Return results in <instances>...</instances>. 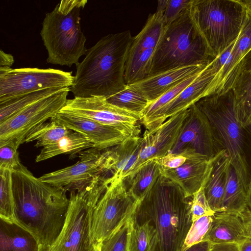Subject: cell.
Listing matches in <instances>:
<instances>
[{
    "label": "cell",
    "mask_w": 251,
    "mask_h": 251,
    "mask_svg": "<svg viewBox=\"0 0 251 251\" xmlns=\"http://www.w3.org/2000/svg\"><path fill=\"white\" fill-rule=\"evenodd\" d=\"M143 144L139 135L130 136L119 145L109 150L110 172L109 183H116L128 177L136 163Z\"/></svg>",
    "instance_id": "603a6c76"
},
{
    "label": "cell",
    "mask_w": 251,
    "mask_h": 251,
    "mask_svg": "<svg viewBox=\"0 0 251 251\" xmlns=\"http://www.w3.org/2000/svg\"><path fill=\"white\" fill-rule=\"evenodd\" d=\"M72 72L49 68L0 67V103L35 91L54 87H70Z\"/></svg>",
    "instance_id": "8fae6325"
},
{
    "label": "cell",
    "mask_w": 251,
    "mask_h": 251,
    "mask_svg": "<svg viewBox=\"0 0 251 251\" xmlns=\"http://www.w3.org/2000/svg\"><path fill=\"white\" fill-rule=\"evenodd\" d=\"M248 205L251 210V179L247 191Z\"/></svg>",
    "instance_id": "7dc6e473"
},
{
    "label": "cell",
    "mask_w": 251,
    "mask_h": 251,
    "mask_svg": "<svg viewBox=\"0 0 251 251\" xmlns=\"http://www.w3.org/2000/svg\"><path fill=\"white\" fill-rule=\"evenodd\" d=\"M156 163L161 167L173 169L182 165L186 160V157L182 154L169 153L167 155L154 159Z\"/></svg>",
    "instance_id": "b9f144b4"
},
{
    "label": "cell",
    "mask_w": 251,
    "mask_h": 251,
    "mask_svg": "<svg viewBox=\"0 0 251 251\" xmlns=\"http://www.w3.org/2000/svg\"><path fill=\"white\" fill-rule=\"evenodd\" d=\"M14 62L13 55L4 52L2 50H0V67L11 68Z\"/></svg>",
    "instance_id": "ee69618b"
},
{
    "label": "cell",
    "mask_w": 251,
    "mask_h": 251,
    "mask_svg": "<svg viewBox=\"0 0 251 251\" xmlns=\"http://www.w3.org/2000/svg\"><path fill=\"white\" fill-rule=\"evenodd\" d=\"M55 117L68 128L83 135L99 151L119 145L129 137L115 127L83 117L60 111Z\"/></svg>",
    "instance_id": "e0dca14e"
},
{
    "label": "cell",
    "mask_w": 251,
    "mask_h": 251,
    "mask_svg": "<svg viewBox=\"0 0 251 251\" xmlns=\"http://www.w3.org/2000/svg\"><path fill=\"white\" fill-rule=\"evenodd\" d=\"M187 109L168 118L153 132L146 130L138 160L128 176H133L149 160L160 158L170 152L178 138Z\"/></svg>",
    "instance_id": "2e32d148"
},
{
    "label": "cell",
    "mask_w": 251,
    "mask_h": 251,
    "mask_svg": "<svg viewBox=\"0 0 251 251\" xmlns=\"http://www.w3.org/2000/svg\"><path fill=\"white\" fill-rule=\"evenodd\" d=\"M17 150L9 143L0 145V169L13 171L22 164Z\"/></svg>",
    "instance_id": "f35d334b"
},
{
    "label": "cell",
    "mask_w": 251,
    "mask_h": 251,
    "mask_svg": "<svg viewBox=\"0 0 251 251\" xmlns=\"http://www.w3.org/2000/svg\"><path fill=\"white\" fill-rule=\"evenodd\" d=\"M60 112L115 127L128 136L138 135L140 116L117 107L105 98L91 96L68 99Z\"/></svg>",
    "instance_id": "7c38bea8"
},
{
    "label": "cell",
    "mask_w": 251,
    "mask_h": 251,
    "mask_svg": "<svg viewBox=\"0 0 251 251\" xmlns=\"http://www.w3.org/2000/svg\"><path fill=\"white\" fill-rule=\"evenodd\" d=\"M156 49L129 51L125 65V81L129 85L145 79L150 75Z\"/></svg>",
    "instance_id": "f546056e"
},
{
    "label": "cell",
    "mask_w": 251,
    "mask_h": 251,
    "mask_svg": "<svg viewBox=\"0 0 251 251\" xmlns=\"http://www.w3.org/2000/svg\"><path fill=\"white\" fill-rule=\"evenodd\" d=\"M217 75L212 60L176 98L142 123L146 130L151 133L154 132L170 117L188 109L202 98L209 96L212 83Z\"/></svg>",
    "instance_id": "9a60e30c"
},
{
    "label": "cell",
    "mask_w": 251,
    "mask_h": 251,
    "mask_svg": "<svg viewBox=\"0 0 251 251\" xmlns=\"http://www.w3.org/2000/svg\"><path fill=\"white\" fill-rule=\"evenodd\" d=\"M39 251H53L51 247L47 246V245H40V249Z\"/></svg>",
    "instance_id": "681fc988"
},
{
    "label": "cell",
    "mask_w": 251,
    "mask_h": 251,
    "mask_svg": "<svg viewBox=\"0 0 251 251\" xmlns=\"http://www.w3.org/2000/svg\"><path fill=\"white\" fill-rule=\"evenodd\" d=\"M214 59L194 25L188 8L166 26L155 50L150 75L176 68L208 64Z\"/></svg>",
    "instance_id": "52a82bcc"
},
{
    "label": "cell",
    "mask_w": 251,
    "mask_h": 251,
    "mask_svg": "<svg viewBox=\"0 0 251 251\" xmlns=\"http://www.w3.org/2000/svg\"><path fill=\"white\" fill-rule=\"evenodd\" d=\"M107 178L99 176L85 188L70 192L66 221L53 251H91L94 246L92 235L94 208L109 184Z\"/></svg>",
    "instance_id": "ba28073f"
},
{
    "label": "cell",
    "mask_w": 251,
    "mask_h": 251,
    "mask_svg": "<svg viewBox=\"0 0 251 251\" xmlns=\"http://www.w3.org/2000/svg\"><path fill=\"white\" fill-rule=\"evenodd\" d=\"M132 226L131 217L117 231L100 243V251H129Z\"/></svg>",
    "instance_id": "8d00e7d4"
},
{
    "label": "cell",
    "mask_w": 251,
    "mask_h": 251,
    "mask_svg": "<svg viewBox=\"0 0 251 251\" xmlns=\"http://www.w3.org/2000/svg\"><path fill=\"white\" fill-rule=\"evenodd\" d=\"M94 147L93 144L81 134L73 131L56 143L43 148L35 162L44 161L61 154L72 155Z\"/></svg>",
    "instance_id": "4316f807"
},
{
    "label": "cell",
    "mask_w": 251,
    "mask_h": 251,
    "mask_svg": "<svg viewBox=\"0 0 251 251\" xmlns=\"http://www.w3.org/2000/svg\"><path fill=\"white\" fill-rule=\"evenodd\" d=\"M221 151L217 145L210 122L196 106L187 109L178 138L171 153H197L213 158Z\"/></svg>",
    "instance_id": "5bb4252c"
},
{
    "label": "cell",
    "mask_w": 251,
    "mask_h": 251,
    "mask_svg": "<svg viewBox=\"0 0 251 251\" xmlns=\"http://www.w3.org/2000/svg\"><path fill=\"white\" fill-rule=\"evenodd\" d=\"M246 7L244 23L230 55L214 83L213 94L226 92L230 89L239 63L251 50V8Z\"/></svg>",
    "instance_id": "ffe728a7"
},
{
    "label": "cell",
    "mask_w": 251,
    "mask_h": 251,
    "mask_svg": "<svg viewBox=\"0 0 251 251\" xmlns=\"http://www.w3.org/2000/svg\"><path fill=\"white\" fill-rule=\"evenodd\" d=\"M203 241L211 245L241 244L250 236L244 221L239 216L225 211L215 212Z\"/></svg>",
    "instance_id": "44dd1931"
},
{
    "label": "cell",
    "mask_w": 251,
    "mask_h": 251,
    "mask_svg": "<svg viewBox=\"0 0 251 251\" xmlns=\"http://www.w3.org/2000/svg\"><path fill=\"white\" fill-rule=\"evenodd\" d=\"M156 244L157 235L153 227L148 222L137 224L132 220L129 251H155Z\"/></svg>",
    "instance_id": "836d02e7"
},
{
    "label": "cell",
    "mask_w": 251,
    "mask_h": 251,
    "mask_svg": "<svg viewBox=\"0 0 251 251\" xmlns=\"http://www.w3.org/2000/svg\"><path fill=\"white\" fill-rule=\"evenodd\" d=\"M201 71L187 77L164 93L158 99L151 102L141 114L140 122L142 124L156 111L173 100L197 78Z\"/></svg>",
    "instance_id": "d590c367"
},
{
    "label": "cell",
    "mask_w": 251,
    "mask_h": 251,
    "mask_svg": "<svg viewBox=\"0 0 251 251\" xmlns=\"http://www.w3.org/2000/svg\"><path fill=\"white\" fill-rule=\"evenodd\" d=\"M12 171L0 169V218L14 221Z\"/></svg>",
    "instance_id": "e575fe53"
},
{
    "label": "cell",
    "mask_w": 251,
    "mask_h": 251,
    "mask_svg": "<svg viewBox=\"0 0 251 251\" xmlns=\"http://www.w3.org/2000/svg\"><path fill=\"white\" fill-rule=\"evenodd\" d=\"M210 246V243L204 241L190 247L185 251H209Z\"/></svg>",
    "instance_id": "f6af8a7d"
},
{
    "label": "cell",
    "mask_w": 251,
    "mask_h": 251,
    "mask_svg": "<svg viewBox=\"0 0 251 251\" xmlns=\"http://www.w3.org/2000/svg\"><path fill=\"white\" fill-rule=\"evenodd\" d=\"M241 1L246 7L251 8V0H241Z\"/></svg>",
    "instance_id": "f907efd6"
},
{
    "label": "cell",
    "mask_w": 251,
    "mask_h": 251,
    "mask_svg": "<svg viewBox=\"0 0 251 251\" xmlns=\"http://www.w3.org/2000/svg\"><path fill=\"white\" fill-rule=\"evenodd\" d=\"M40 245L32 233L14 221L0 218V251H39Z\"/></svg>",
    "instance_id": "d4e9b609"
},
{
    "label": "cell",
    "mask_w": 251,
    "mask_h": 251,
    "mask_svg": "<svg viewBox=\"0 0 251 251\" xmlns=\"http://www.w3.org/2000/svg\"><path fill=\"white\" fill-rule=\"evenodd\" d=\"M133 37L128 30L101 38L87 49L70 91L75 97L108 98L126 88L125 65Z\"/></svg>",
    "instance_id": "3957f363"
},
{
    "label": "cell",
    "mask_w": 251,
    "mask_h": 251,
    "mask_svg": "<svg viewBox=\"0 0 251 251\" xmlns=\"http://www.w3.org/2000/svg\"><path fill=\"white\" fill-rule=\"evenodd\" d=\"M204 184L192 197L191 212L193 222L202 216L212 215L214 214L206 198L204 191Z\"/></svg>",
    "instance_id": "ab89813d"
},
{
    "label": "cell",
    "mask_w": 251,
    "mask_h": 251,
    "mask_svg": "<svg viewBox=\"0 0 251 251\" xmlns=\"http://www.w3.org/2000/svg\"><path fill=\"white\" fill-rule=\"evenodd\" d=\"M230 165L225 150L221 151L213 159L210 173L204 184L206 198L214 212H223V202L226 177Z\"/></svg>",
    "instance_id": "cb8c5ba5"
},
{
    "label": "cell",
    "mask_w": 251,
    "mask_h": 251,
    "mask_svg": "<svg viewBox=\"0 0 251 251\" xmlns=\"http://www.w3.org/2000/svg\"><path fill=\"white\" fill-rule=\"evenodd\" d=\"M87 0H62L46 13L40 35L48 51V63L71 67L85 55L86 37L81 30L80 11Z\"/></svg>",
    "instance_id": "5b68a950"
},
{
    "label": "cell",
    "mask_w": 251,
    "mask_h": 251,
    "mask_svg": "<svg viewBox=\"0 0 251 251\" xmlns=\"http://www.w3.org/2000/svg\"><path fill=\"white\" fill-rule=\"evenodd\" d=\"M91 251H100V244H95Z\"/></svg>",
    "instance_id": "816d5d0a"
},
{
    "label": "cell",
    "mask_w": 251,
    "mask_h": 251,
    "mask_svg": "<svg viewBox=\"0 0 251 251\" xmlns=\"http://www.w3.org/2000/svg\"><path fill=\"white\" fill-rule=\"evenodd\" d=\"M166 26L162 20V16L156 12L150 14L142 29L133 37L129 50L140 51L156 49Z\"/></svg>",
    "instance_id": "83f0119b"
},
{
    "label": "cell",
    "mask_w": 251,
    "mask_h": 251,
    "mask_svg": "<svg viewBox=\"0 0 251 251\" xmlns=\"http://www.w3.org/2000/svg\"><path fill=\"white\" fill-rule=\"evenodd\" d=\"M195 104L210 122L217 145L227 152L247 192L251 179V125L244 126L238 121L232 90L205 97Z\"/></svg>",
    "instance_id": "277c9868"
},
{
    "label": "cell",
    "mask_w": 251,
    "mask_h": 251,
    "mask_svg": "<svg viewBox=\"0 0 251 251\" xmlns=\"http://www.w3.org/2000/svg\"><path fill=\"white\" fill-rule=\"evenodd\" d=\"M192 0H168L162 17L164 23L167 26L176 20L188 9Z\"/></svg>",
    "instance_id": "60d3db41"
},
{
    "label": "cell",
    "mask_w": 251,
    "mask_h": 251,
    "mask_svg": "<svg viewBox=\"0 0 251 251\" xmlns=\"http://www.w3.org/2000/svg\"><path fill=\"white\" fill-rule=\"evenodd\" d=\"M106 100L117 107L140 116L151 103L142 93L127 85L124 90L106 98Z\"/></svg>",
    "instance_id": "d6a6232c"
},
{
    "label": "cell",
    "mask_w": 251,
    "mask_h": 251,
    "mask_svg": "<svg viewBox=\"0 0 251 251\" xmlns=\"http://www.w3.org/2000/svg\"><path fill=\"white\" fill-rule=\"evenodd\" d=\"M209 64L171 69L126 85L142 93L151 102L183 80L203 70Z\"/></svg>",
    "instance_id": "d6986e66"
},
{
    "label": "cell",
    "mask_w": 251,
    "mask_h": 251,
    "mask_svg": "<svg viewBox=\"0 0 251 251\" xmlns=\"http://www.w3.org/2000/svg\"><path fill=\"white\" fill-rule=\"evenodd\" d=\"M67 87H54L25 94L0 103V123L35 102L64 90Z\"/></svg>",
    "instance_id": "4dcf8cb0"
},
{
    "label": "cell",
    "mask_w": 251,
    "mask_h": 251,
    "mask_svg": "<svg viewBox=\"0 0 251 251\" xmlns=\"http://www.w3.org/2000/svg\"><path fill=\"white\" fill-rule=\"evenodd\" d=\"M245 224L247 231L251 237V215L244 220Z\"/></svg>",
    "instance_id": "c3c4849f"
},
{
    "label": "cell",
    "mask_w": 251,
    "mask_h": 251,
    "mask_svg": "<svg viewBox=\"0 0 251 251\" xmlns=\"http://www.w3.org/2000/svg\"><path fill=\"white\" fill-rule=\"evenodd\" d=\"M240 245L233 243L211 245L209 251H240Z\"/></svg>",
    "instance_id": "7bdbcfd3"
},
{
    "label": "cell",
    "mask_w": 251,
    "mask_h": 251,
    "mask_svg": "<svg viewBox=\"0 0 251 251\" xmlns=\"http://www.w3.org/2000/svg\"><path fill=\"white\" fill-rule=\"evenodd\" d=\"M212 217L213 215H205L193 222L181 251H185L190 247L203 241L212 222Z\"/></svg>",
    "instance_id": "74e56055"
},
{
    "label": "cell",
    "mask_w": 251,
    "mask_h": 251,
    "mask_svg": "<svg viewBox=\"0 0 251 251\" xmlns=\"http://www.w3.org/2000/svg\"><path fill=\"white\" fill-rule=\"evenodd\" d=\"M73 132L54 117L34 129L27 136L25 142L36 141V148H44L56 143Z\"/></svg>",
    "instance_id": "1f68e13d"
},
{
    "label": "cell",
    "mask_w": 251,
    "mask_h": 251,
    "mask_svg": "<svg viewBox=\"0 0 251 251\" xmlns=\"http://www.w3.org/2000/svg\"><path fill=\"white\" fill-rule=\"evenodd\" d=\"M223 208V211L238 216L243 220L251 215L248 205L247 192L239 182L231 164L226 177Z\"/></svg>",
    "instance_id": "484cf974"
},
{
    "label": "cell",
    "mask_w": 251,
    "mask_h": 251,
    "mask_svg": "<svg viewBox=\"0 0 251 251\" xmlns=\"http://www.w3.org/2000/svg\"><path fill=\"white\" fill-rule=\"evenodd\" d=\"M230 89L234 97L237 117L241 124L251 125V50L239 63Z\"/></svg>",
    "instance_id": "7402d4cb"
},
{
    "label": "cell",
    "mask_w": 251,
    "mask_h": 251,
    "mask_svg": "<svg viewBox=\"0 0 251 251\" xmlns=\"http://www.w3.org/2000/svg\"><path fill=\"white\" fill-rule=\"evenodd\" d=\"M240 251H251V237L240 245Z\"/></svg>",
    "instance_id": "bcb514c9"
},
{
    "label": "cell",
    "mask_w": 251,
    "mask_h": 251,
    "mask_svg": "<svg viewBox=\"0 0 251 251\" xmlns=\"http://www.w3.org/2000/svg\"><path fill=\"white\" fill-rule=\"evenodd\" d=\"M183 155L186 157V160L182 165L173 169L160 166V175L178 184L185 196L191 198L205 183L215 156L210 159L197 153Z\"/></svg>",
    "instance_id": "ac0fdd59"
},
{
    "label": "cell",
    "mask_w": 251,
    "mask_h": 251,
    "mask_svg": "<svg viewBox=\"0 0 251 251\" xmlns=\"http://www.w3.org/2000/svg\"><path fill=\"white\" fill-rule=\"evenodd\" d=\"M14 221L41 245L52 247L64 226L69 206L66 191L35 177L21 164L12 171Z\"/></svg>",
    "instance_id": "6da1fadb"
},
{
    "label": "cell",
    "mask_w": 251,
    "mask_h": 251,
    "mask_svg": "<svg viewBox=\"0 0 251 251\" xmlns=\"http://www.w3.org/2000/svg\"><path fill=\"white\" fill-rule=\"evenodd\" d=\"M190 17L214 58L237 39L247 7L241 0H192Z\"/></svg>",
    "instance_id": "8992f818"
},
{
    "label": "cell",
    "mask_w": 251,
    "mask_h": 251,
    "mask_svg": "<svg viewBox=\"0 0 251 251\" xmlns=\"http://www.w3.org/2000/svg\"><path fill=\"white\" fill-rule=\"evenodd\" d=\"M70 87L42 99L0 123V145L7 143L18 149L36 127L54 117L65 106Z\"/></svg>",
    "instance_id": "30bf717a"
},
{
    "label": "cell",
    "mask_w": 251,
    "mask_h": 251,
    "mask_svg": "<svg viewBox=\"0 0 251 251\" xmlns=\"http://www.w3.org/2000/svg\"><path fill=\"white\" fill-rule=\"evenodd\" d=\"M92 148L79 153L75 164L43 175L39 178L67 191H79L98 176L110 172L109 150L103 152Z\"/></svg>",
    "instance_id": "4fadbf2b"
},
{
    "label": "cell",
    "mask_w": 251,
    "mask_h": 251,
    "mask_svg": "<svg viewBox=\"0 0 251 251\" xmlns=\"http://www.w3.org/2000/svg\"><path fill=\"white\" fill-rule=\"evenodd\" d=\"M139 201L128 194L124 180L110 183L93 211L94 244H100L120 229L132 217Z\"/></svg>",
    "instance_id": "9c48e42d"
},
{
    "label": "cell",
    "mask_w": 251,
    "mask_h": 251,
    "mask_svg": "<svg viewBox=\"0 0 251 251\" xmlns=\"http://www.w3.org/2000/svg\"><path fill=\"white\" fill-rule=\"evenodd\" d=\"M160 175V166L155 159L148 161L131 177H127L130 186L128 194L135 201H140L151 188Z\"/></svg>",
    "instance_id": "f1b7e54d"
},
{
    "label": "cell",
    "mask_w": 251,
    "mask_h": 251,
    "mask_svg": "<svg viewBox=\"0 0 251 251\" xmlns=\"http://www.w3.org/2000/svg\"><path fill=\"white\" fill-rule=\"evenodd\" d=\"M191 202L178 184L160 175L139 201L132 220L153 227L157 235L155 251H181L193 224Z\"/></svg>",
    "instance_id": "7a4b0ae2"
}]
</instances>
